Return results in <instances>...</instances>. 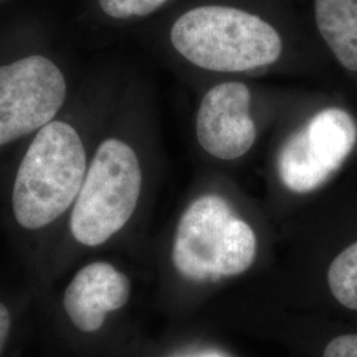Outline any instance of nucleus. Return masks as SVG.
I'll list each match as a JSON object with an SVG mask.
<instances>
[{"mask_svg": "<svg viewBox=\"0 0 357 357\" xmlns=\"http://www.w3.org/2000/svg\"><path fill=\"white\" fill-rule=\"evenodd\" d=\"M130 298V281L113 265L94 262L81 268L68 286L64 308L79 331H98L106 315L125 306Z\"/></svg>", "mask_w": 357, "mask_h": 357, "instance_id": "obj_8", "label": "nucleus"}, {"mask_svg": "<svg viewBox=\"0 0 357 357\" xmlns=\"http://www.w3.org/2000/svg\"><path fill=\"white\" fill-rule=\"evenodd\" d=\"M356 141L349 113L339 107L317 113L282 146L277 169L283 185L298 193L318 190L343 166Z\"/></svg>", "mask_w": 357, "mask_h": 357, "instance_id": "obj_5", "label": "nucleus"}, {"mask_svg": "<svg viewBox=\"0 0 357 357\" xmlns=\"http://www.w3.org/2000/svg\"><path fill=\"white\" fill-rule=\"evenodd\" d=\"M167 0H100L103 13L114 19L146 16L160 8Z\"/></svg>", "mask_w": 357, "mask_h": 357, "instance_id": "obj_11", "label": "nucleus"}, {"mask_svg": "<svg viewBox=\"0 0 357 357\" xmlns=\"http://www.w3.org/2000/svg\"><path fill=\"white\" fill-rule=\"evenodd\" d=\"M65 96L64 76L47 57L0 66V146L48 125Z\"/></svg>", "mask_w": 357, "mask_h": 357, "instance_id": "obj_6", "label": "nucleus"}, {"mask_svg": "<svg viewBox=\"0 0 357 357\" xmlns=\"http://www.w3.org/2000/svg\"><path fill=\"white\" fill-rule=\"evenodd\" d=\"M255 255V230L218 195L200 196L178 221L172 261L190 281L240 275L253 265Z\"/></svg>", "mask_w": 357, "mask_h": 357, "instance_id": "obj_3", "label": "nucleus"}, {"mask_svg": "<svg viewBox=\"0 0 357 357\" xmlns=\"http://www.w3.org/2000/svg\"><path fill=\"white\" fill-rule=\"evenodd\" d=\"M199 357H227V356H224V355H218V354H209V355H204V356H199Z\"/></svg>", "mask_w": 357, "mask_h": 357, "instance_id": "obj_14", "label": "nucleus"}, {"mask_svg": "<svg viewBox=\"0 0 357 357\" xmlns=\"http://www.w3.org/2000/svg\"><path fill=\"white\" fill-rule=\"evenodd\" d=\"M323 357H357V333L340 335L332 339Z\"/></svg>", "mask_w": 357, "mask_h": 357, "instance_id": "obj_12", "label": "nucleus"}, {"mask_svg": "<svg viewBox=\"0 0 357 357\" xmlns=\"http://www.w3.org/2000/svg\"><path fill=\"white\" fill-rule=\"evenodd\" d=\"M250 101V90L241 82H224L205 94L196 116V135L204 151L220 160L248 153L257 137Z\"/></svg>", "mask_w": 357, "mask_h": 357, "instance_id": "obj_7", "label": "nucleus"}, {"mask_svg": "<svg viewBox=\"0 0 357 357\" xmlns=\"http://www.w3.org/2000/svg\"><path fill=\"white\" fill-rule=\"evenodd\" d=\"M327 281L333 298L345 308L357 311V241L335 257Z\"/></svg>", "mask_w": 357, "mask_h": 357, "instance_id": "obj_10", "label": "nucleus"}, {"mask_svg": "<svg viewBox=\"0 0 357 357\" xmlns=\"http://www.w3.org/2000/svg\"><path fill=\"white\" fill-rule=\"evenodd\" d=\"M11 330V315L8 308L0 302V355L6 347Z\"/></svg>", "mask_w": 357, "mask_h": 357, "instance_id": "obj_13", "label": "nucleus"}, {"mask_svg": "<svg viewBox=\"0 0 357 357\" xmlns=\"http://www.w3.org/2000/svg\"><path fill=\"white\" fill-rule=\"evenodd\" d=\"M315 17L337 61L357 72V0H315Z\"/></svg>", "mask_w": 357, "mask_h": 357, "instance_id": "obj_9", "label": "nucleus"}, {"mask_svg": "<svg viewBox=\"0 0 357 357\" xmlns=\"http://www.w3.org/2000/svg\"><path fill=\"white\" fill-rule=\"evenodd\" d=\"M86 175V155L70 125L52 121L38 130L17 169L13 193L16 221L40 229L76 200Z\"/></svg>", "mask_w": 357, "mask_h": 357, "instance_id": "obj_2", "label": "nucleus"}, {"mask_svg": "<svg viewBox=\"0 0 357 357\" xmlns=\"http://www.w3.org/2000/svg\"><path fill=\"white\" fill-rule=\"evenodd\" d=\"M174 48L190 63L213 72H245L281 57L280 33L259 16L225 6L183 13L171 29Z\"/></svg>", "mask_w": 357, "mask_h": 357, "instance_id": "obj_1", "label": "nucleus"}, {"mask_svg": "<svg viewBox=\"0 0 357 357\" xmlns=\"http://www.w3.org/2000/svg\"><path fill=\"white\" fill-rule=\"evenodd\" d=\"M142 190L138 156L128 143H101L85 175L70 217V231L82 245L98 246L132 216Z\"/></svg>", "mask_w": 357, "mask_h": 357, "instance_id": "obj_4", "label": "nucleus"}]
</instances>
